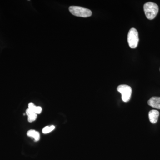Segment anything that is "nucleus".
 Returning a JSON list of instances; mask_svg holds the SVG:
<instances>
[{"mask_svg":"<svg viewBox=\"0 0 160 160\" xmlns=\"http://www.w3.org/2000/svg\"><path fill=\"white\" fill-rule=\"evenodd\" d=\"M144 11L147 18L152 20L158 12V6L155 3L148 2L144 5Z\"/></svg>","mask_w":160,"mask_h":160,"instance_id":"nucleus-1","label":"nucleus"},{"mask_svg":"<svg viewBox=\"0 0 160 160\" xmlns=\"http://www.w3.org/2000/svg\"><path fill=\"white\" fill-rule=\"evenodd\" d=\"M69 11L73 15L79 17H89L92 14V12L90 9L80 6H70L69 7Z\"/></svg>","mask_w":160,"mask_h":160,"instance_id":"nucleus-2","label":"nucleus"},{"mask_svg":"<svg viewBox=\"0 0 160 160\" xmlns=\"http://www.w3.org/2000/svg\"><path fill=\"white\" fill-rule=\"evenodd\" d=\"M128 43L132 49L136 48L139 42L138 33L135 28H132L129 30L128 34Z\"/></svg>","mask_w":160,"mask_h":160,"instance_id":"nucleus-3","label":"nucleus"},{"mask_svg":"<svg viewBox=\"0 0 160 160\" xmlns=\"http://www.w3.org/2000/svg\"><path fill=\"white\" fill-rule=\"evenodd\" d=\"M117 90L122 95V100L124 102H127L131 98L132 92L131 87L126 85H121L117 87Z\"/></svg>","mask_w":160,"mask_h":160,"instance_id":"nucleus-4","label":"nucleus"},{"mask_svg":"<svg viewBox=\"0 0 160 160\" xmlns=\"http://www.w3.org/2000/svg\"><path fill=\"white\" fill-rule=\"evenodd\" d=\"M148 104L153 108L160 109V97H153L151 98L148 101Z\"/></svg>","mask_w":160,"mask_h":160,"instance_id":"nucleus-5","label":"nucleus"},{"mask_svg":"<svg viewBox=\"0 0 160 160\" xmlns=\"http://www.w3.org/2000/svg\"><path fill=\"white\" fill-rule=\"evenodd\" d=\"M159 116V112L157 110H152L149 112V121L152 124H155L158 122Z\"/></svg>","mask_w":160,"mask_h":160,"instance_id":"nucleus-6","label":"nucleus"},{"mask_svg":"<svg viewBox=\"0 0 160 160\" xmlns=\"http://www.w3.org/2000/svg\"><path fill=\"white\" fill-rule=\"evenodd\" d=\"M27 136L32 137L34 139L35 142H38L40 140V133L38 132L35 131V130H29L27 132Z\"/></svg>","mask_w":160,"mask_h":160,"instance_id":"nucleus-7","label":"nucleus"},{"mask_svg":"<svg viewBox=\"0 0 160 160\" xmlns=\"http://www.w3.org/2000/svg\"><path fill=\"white\" fill-rule=\"evenodd\" d=\"M55 129V126H47L45 127L42 129V132L44 134L49 133L50 132L54 130Z\"/></svg>","mask_w":160,"mask_h":160,"instance_id":"nucleus-8","label":"nucleus"},{"mask_svg":"<svg viewBox=\"0 0 160 160\" xmlns=\"http://www.w3.org/2000/svg\"><path fill=\"white\" fill-rule=\"evenodd\" d=\"M37 118V115L36 113H33V114L28 116V121H29V122H34V121H35L36 119Z\"/></svg>","mask_w":160,"mask_h":160,"instance_id":"nucleus-9","label":"nucleus"},{"mask_svg":"<svg viewBox=\"0 0 160 160\" xmlns=\"http://www.w3.org/2000/svg\"><path fill=\"white\" fill-rule=\"evenodd\" d=\"M42 111V107H40V106H36L34 110L35 113H36V114H40L41 113Z\"/></svg>","mask_w":160,"mask_h":160,"instance_id":"nucleus-10","label":"nucleus"},{"mask_svg":"<svg viewBox=\"0 0 160 160\" xmlns=\"http://www.w3.org/2000/svg\"><path fill=\"white\" fill-rule=\"evenodd\" d=\"M35 113L31 109H26V114L27 116H29Z\"/></svg>","mask_w":160,"mask_h":160,"instance_id":"nucleus-11","label":"nucleus"},{"mask_svg":"<svg viewBox=\"0 0 160 160\" xmlns=\"http://www.w3.org/2000/svg\"><path fill=\"white\" fill-rule=\"evenodd\" d=\"M28 106H29V109H31L32 110V111L34 112V109L35 108L36 106H35L33 103L32 102L29 103Z\"/></svg>","mask_w":160,"mask_h":160,"instance_id":"nucleus-12","label":"nucleus"},{"mask_svg":"<svg viewBox=\"0 0 160 160\" xmlns=\"http://www.w3.org/2000/svg\"><path fill=\"white\" fill-rule=\"evenodd\" d=\"M25 114H25V113H24V114H23V115H25Z\"/></svg>","mask_w":160,"mask_h":160,"instance_id":"nucleus-13","label":"nucleus"},{"mask_svg":"<svg viewBox=\"0 0 160 160\" xmlns=\"http://www.w3.org/2000/svg\"></svg>","mask_w":160,"mask_h":160,"instance_id":"nucleus-14","label":"nucleus"}]
</instances>
